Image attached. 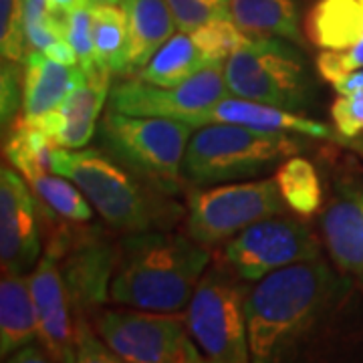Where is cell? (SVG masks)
<instances>
[{
	"label": "cell",
	"instance_id": "cell-6",
	"mask_svg": "<svg viewBox=\"0 0 363 363\" xmlns=\"http://www.w3.org/2000/svg\"><path fill=\"white\" fill-rule=\"evenodd\" d=\"M192 125L169 117L130 116L107 109L99 125L104 150L160 190H184V157Z\"/></svg>",
	"mask_w": 363,
	"mask_h": 363
},
{
	"label": "cell",
	"instance_id": "cell-30",
	"mask_svg": "<svg viewBox=\"0 0 363 363\" xmlns=\"http://www.w3.org/2000/svg\"><path fill=\"white\" fill-rule=\"evenodd\" d=\"M178 30H194L216 18H233L230 0H168Z\"/></svg>",
	"mask_w": 363,
	"mask_h": 363
},
{
	"label": "cell",
	"instance_id": "cell-23",
	"mask_svg": "<svg viewBox=\"0 0 363 363\" xmlns=\"http://www.w3.org/2000/svg\"><path fill=\"white\" fill-rule=\"evenodd\" d=\"M55 142L25 116L18 117L9 128V140L4 142V154L26 182L35 180L40 174L52 172Z\"/></svg>",
	"mask_w": 363,
	"mask_h": 363
},
{
	"label": "cell",
	"instance_id": "cell-7",
	"mask_svg": "<svg viewBox=\"0 0 363 363\" xmlns=\"http://www.w3.org/2000/svg\"><path fill=\"white\" fill-rule=\"evenodd\" d=\"M247 281L224 262L210 267L188 303L186 325L208 362H250Z\"/></svg>",
	"mask_w": 363,
	"mask_h": 363
},
{
	"label": "cell",
	"instance_id": "cell-34",
	"mask_svg": "<svg viewBox=\"0 0 363 363\" xmlns=\"http://www.w3.org/2000/svg\"><path fill=\"white\" fill-rule=\"evenodd\" d=\"M9 362H49V357H45V353L35 347L33 343H28L25 347H21L18 351H14L13 355L9 357Z\"/></svg>",
	"mask_w": 363,
	"mask_h": 363
},
{
	"label": "cell",
	"instance_id": "cell-25",
	"mask_svg": "<svg viewBox=\"0 0 363 363\" xmlns=\"http://www.w3.org/2000/svg\"><path fill=\"white\" fill-rule=\"evenodd\" d=\"M274 182L285 204L301 216H313L323 200L319 174L307 157L291 156L277 168Z\"/></svg>",
	"mask_w": 363,
	"mask_h": 363
},
{
	"label": "cell",
	"instance_id": "cell-27",
	"mask_svg": "<svg viewBox=\"0 0 363 363\" xmlns=\"http://www.w3.org/2000/svg\"><path fill=\"white\" fill-rule=\"evenodd\" d=\"M97 0H75L67 9V40L77 52L79 67L87 77L101 75L104 71L97 65L95 39H93V14ZM109 75V73H107Z\"/></svg>",
	"mask_w": 363,
	"mask_h": 363
},
{
	"label": "cell",
	"instance_id": "cell-26",
	"mask_svg": "<svg viewBox=\"0 0 363 363\" xmlns=\"http://www.w3.org/2000/svg\"><path fill=\"white\" fill-rule=\"evenodd\" d=\"M28 184L40 202L47 208H51L55 214L73 222L91 220L93 206L73 180L55 172H47Z\"/></svg>",
	"mask_w": 363,
	"mask_h": 363
},
{
	"label": "cell",
	"instance_id": "cell-16",
	"mask_svg": "<svg viewBox=\"0 0 363 363\" xmlns=\"http://www.w3.org/2000/svg\"><path fill=\"white\" fill-rule=\"evenodd\" d=\"M109 97V75L101 73L95 77L79 79L69 91L65 101L45 116L28 119L45 131L57 147L81 150L95 133L97 119L101 116L105 99Z\"/></svg>",
	"mask_w": 363,
	"mask_h": 363
},
{
	"label": "cell",
	"instance_id": "cell-37",
	"mask_svg": "<svg viewBox=\"0 0 363 363\" xmlns=\"http://www.w3.org/2000/svg\"><path fill=\"white\" fill-rule=\"evenodd\" d=\"M97 2H105V4H119L121 0H97Z\"/></svg>",
	"mask_w": 363,
	"mask_h": 363
},
{
	"label": "cell",
	"instance_id": "cell-19",
	"mask_svg": "<svg viewBox=\"0 0 363 363\" xmlns=\"http://www.w3.org/2000/svg\"><path fill=\"white\" fill-rule=\"evenodd\" d=\"M83 73L79 65H63L40 51L28 52L23 71V116L35 119L57 109Z\"/></svg>",
	"mask_w": 363,
	"mask_h": 363
},
{
	"label": "cell",
	"instance_id": "cell-11",
	"mask_svg": "<svg viewBox=\"0 0 363 363\" xmlns=\"http://www.w3.org/2000/svg\"><path fill=\"white\" fill-rule=\"evenodd\" d=\"M319 257L321 247L311 228L281 214L248 226L224 245V262L247 283H257L283 267Z\"/></svg>",
	"mask_w": 363,
	"mask_h": 363
},
{
	"label": "cell",
	"instance_id": "cell-28",
	"mask_svg": "<svg viewBox=\"0 0 363 363\" xmlns=\"http://www.w3.org/2000/svg\"><path fill=\"white\" fill-rule=\"evenodd\" d=\"M190 33L210 63H226V59L248 39L233 18H216Z\"/></svg>",
	"mask_w": 363,
	"mask_h": 363
},
{
	"label": "cell",
	"instance_id": "cell-36",
	"mask_svg": "<svg viewBox=\"0 0 363 363\" xmlns=\"http://www.w3.org/2000/svg\"><path fill=\"white\" fill-rule=\"evenodd\" d=\"M52 4H55V6H57V9H69V6H71V4H73V2H75V0H51Z\"/></svg>",
	"mask_w": 363,
	"mask_h": 363
},
{
	"label": "cell",
	"instance_id": "cell-2",
	"mask_svg": "<svg viewBox=\"0 0 363 363\" xmlns=\"http://www.w3.org/2000/svg\"><path fill=\"white\" fill-rule=\"evenodd\" d=\"M210 264V252L188 234H128L117 248L109 298L142 311L178 313L188 307Z\"/></svg>",
	"mask_w": 363,
	"mask_h": 363
},
{
	"label": "cell",
	"instance_id": "cell-21",
	"mask_svg": "<svg viewBox=\"0 0 363 363\" xmlns=\"http://www.w3.org/2000/svg\"><path fill=\"white\" fill-rule=\"evenodd\" d=\"M233 21L248 37H283L301 45L297 0H230Z\"/></svg>",
	"mask_w": 363,
	"mask_h": 363
},
{
	"label": "cell",
	"instance_id": "cell-8",
	"mask_svg": "<svg viewBox=\"0 0 363 363\" xmlns=\"http://www.w3.org/2000/svg\"><path fill=\"white\" fill-rule=\"evenodd\" d=\"M274 178L226 182L188 192V234L204 247H220L257 222L285 212Z\"/></svg>",
	"mask_w": 363,
	"mask_h": 363
},
{
	"label": "cell",
	"instance_id": "cell-1",
	"mask_svg": "<svg viewBox=\"0 0 363 363\" xmlns=\"http://www.w3.org/2000/svg\"><path fill=\"white\" fill-rule=\"evenodd\" d=\"M343 281L321 257L283 267L257 281L247 297L250 362L285 359L335 305Z\"/></svg>",
	"mask_w": 363,
	"mask_h": 363
},
{
	"label": "cell",
	"instance_id": "cell-17",
	"mask_svg": "<svg viewBox=\"0 0 363 363\" xmlns=\"http://www.w3.org/2000/svg\"><path fill=\"white\" fill-rule=\"evenodd\" d=\"M208 123H234V125H247L262 131H285V133H297L305 138H317V140H329L333 142L337 131L335 128L321 123L317 119H309L298 116L295 111H289L283 107L260 104L252 99L242 97H224L222 101L212 105L206 113L196 119L192 128H202Z\"/></svg>",
	"mask_w": 363,
	"mask_h": 363
},
{
	"label": "cell",
	"instance_id": "cell-18",
	"mask_svg": "<svg viewBox=\"0 0 363 363\" xmlns=\"http://www.w3.org/2000/svg\"><path fill=\"white\" fill-rule=\"evenodd\" d=\"M119 4L128 21L125 75H135L178 30V25L168 0H121Z\"/></svg>",
	"mask_w": 363,
	"mask_h": 363
},
{
	"label": "cell",
	"instance_id": "cell-15",
	"mask_svg": "<svg viewBox=\"0 0 363 363\" xmlns=\"http://www.w3.org/2000/svg\"><path fill=\"white\" fill-rule=\"evenodd\" d=\"M321 233L333 264L363 283V178L343 176L321 214Z\"/></svg>",
	"mask_w": 363,
	"mask_h": 363
},
{
	"label": "cell",
	"instance_id": "cell-10",
	"mask_svg": "<svg viewBox=\"0 0 363 363\" xmlns=\"http://www.w3.org/2000/svg\"><path fill=\"white\" fill-rule=\"evenodd\" d=\"M230 95L224 75V63L204 67L194 77L172 87L152 85L142 79L117 81L109 89V109L130 116L169 117L194 123L212 105Z\"/></svg>",
	"mask_w": 363,
	"mask_h": 363
},
{
	"label": "cell",
	"instance_id": "cell-3",
	"mask_svg": "<svg viewBox=\"0 0 363 363\" xmlns=\"http://www.w3.org/2000/svg\"><path fill=\"white\" fill-rule=\"evenodd\" d=\"M52 172L73 180L101 218L119 233L169 230L182 220L184 208L105 150L55 147Z\"/></svg>",
	"mask_w": 363,
	"mask_h": 363
},
{
	"label": "cell",
	"instance_id": "cell-35",
	"mask_svg": "<svg viewBox=\"0 0 363 363\" xmlns=\"http://www.w3.org/2000/svg\"><path fill=\"white\" fill-rule=\"evenodd\" d=\"M335 143L339 145H343V147H347L351 152H355L357 156L363 157V133L362 135H357V138H341V135H335Z\"/></svg>",
	"mask_w": 363,
	"mask_h": 363
},
{
	"label": "cell",
	"instance_id": "cell-5",
	"mask_svg": "<svg viewBox=\"0 0 363 363\" xmlns=\"http://www.w3.org/2000/svg\"><path fill=\"white\" fill-rule=\"evenodd\" d=\"M230 95L295 113L315 104V73L301 45L283 37H248L224 63Z\"/></svg>",
	"mask_w": 363,
	"mask_h": 363
},
{
	"label": "cell",
	"instance_id": "cell-14",
	"mask_svg": "<svg viewBox=\"0 0 363 363\" xmlns=\"http://www.w3.org/2000/svg\"><path fill=\"white\" fill-rule=\"evenodd\" d=\"M30 293L39 317V339L57 362H77L75 313L57 257L47 255L28 274Z\"/></svg>",
	"mask_w": 363,
	"mask_h": 363
},
{
	"label": "cell",
	"instance_id": "cell-4",
	"mask_svg": "<svg viewBox=\"0 0 363 363\" xmlns=\"http://www.w3.org/2000/svg\"><path fill=\"white\" fill-rule=\"evenodd\" d=\"M196 130L184 157V180L194 188L257 178L307 150L305 135L297 133L234 123H208Z\"/></svg>",
	"mask_w": 363,
	"mask_h": 363
},
{
	"label": "cell",
	"instance_id": "cell-12",
	"mask_svg": "<svg viewBox=\"0 0 363 363\" xmlns=\"http://www.w3.org/2000/svg\"><path fill=\"white\" fill-rule=\"evenodd\" d=\"M47 250L59 260L75 319L97 311L109 295L117 248L87 234L57 233Z\"/></svg>",
	"mask_w": 363,
	"mask_h": 363
},
{
	"label": "cell",
	"instance_id": "cell-13",
	"mask_svg": "<svg viewBox=\"0 0 363 363\" xmlns=\"http://www.w3.org/2000/svg\"><path fill=\"white\" fill-rule=\"evenodd\" d=\"M21 176L0 169V262L2 271L30 274L43 250L39 198Z\"/></svg>",
	"mask_w": 363,
	"mask_h": 363
},
{
	"label": "cell",
	"instance_id": "cell-20",
	"mask_svg": "<svg viewBox=\"0 0 363 363\" xmlns=\"http://www.w3.org/2000/svg\"><path fill=\"white\" fill-rule=\"evenodd\" d=\"M39 339V317L25 274L2 271L0 281V355L6 362L14 351Z\"/></svg>",
	"mask_w": 363,
	"mask_h": 363
},
{
	"label": "cell",
	"instance_id": "cell-22",
	"mask_svg": "<svg viewBox=\"0 0 363 363\" xmlns=\"http://www.w3.org/2000/svg\"><path fill=\"white\" fill-rule=\"evenodd\" d=\"M212 65L204 51L196 45L192 33L178 30L169 37L147 65L135 73V77L160 87H172L186 79L194 77L204 67Z\"/></svg>",
	"mask_w": 363,
	"mask_h": 363
},
{
	"label": "cell",
	"instance_id": "cell-24",
	"mask_svg": "<svg viewBox=\"0 0 363 363\" xmlns=\"http://www.w3.org/2000/svg\"><path fill=\"white\" fill-rule=\"evenodd\" d=\"M93 39L97 65L109 75H125L128 67V21L117 4L95 2Z\"/></svg>",
	"mask_w": 363,
	"mask_h": 363
},
{
	"label": "cell",
	"instance_id": "cell-32",
	"mask_svg": "<svg viewBox=\"0 0 363 363\" xmlns=\"http://www.w3.org/2000/svg\"><path fill=\"white\" fill-rule=\"evenodd\" d=\"M16 63L2 59V77H0V119L2 131L6 133L18 107H23V85L18 83Z\"/></svg>",
	"mask_w": 363,
	"mask_h": 363
},
{
	"label": "cell",
	"instance_id": "cell-9",
	"mask_svg": "<svg viewBox=\"0 0 363 363\" xmlns=\"http://www.w3.org/2000/svg\"><path fill=\"white\" fill-rule=\"evenodd\" d=\"M93 327L121 362L200 363L204 355L192 341L188 325L169 313L97 309Z\"/></svg>",
	"mask_w": 363,
	"mask_h": 363
},
{
	"label": "cell",
	"instance_id": "cell-33",
	"mask_svg": "<svg viewBox=\"0 0 363 363\" xmlns=\"http://www.w3.org/2000/svg\"><path fill=\"white\" fill-rule=\"evenodd\" d=\"M333 87H335V91H337L339 95H353V93L363 91V69L351 71L350 75H345V77H341L339 81H335Z\"/></svg>",
	"mask_w": 363,
	"mask_h": 363
},
{
	"label": "cell",
	"instance_id": "cell-31",
	"mask_svg": "<svg viewBox=\"0 0 363 363\" xmlns=\"http://www.w3.org/2000/svg\"><path fill=\"white\" fill-rule=\"evenodd\" d=\"M333 128L341 138H357L363 133V91L339 95L331 105Z\"/></svg>",
	"mask_w": 363,
	"mask_h": 363
},
{
	"label": "cell",
	"instance_id": "cell-29",
	"mask_svg": "<svg viewBox=\"0 0 363 363\" xmlns=\"http://www.w3.org/2000/svg\"><path fill=\"white\" fill-rule=\"evenodd\" d=\"M25 0H0V52L4 61H26Z\"/></svg>",
	"mask_w": 363,
	"mask_h": 363
}]
</instances>
